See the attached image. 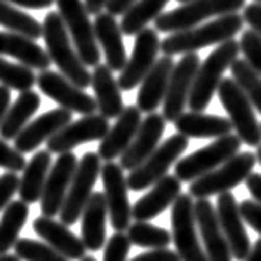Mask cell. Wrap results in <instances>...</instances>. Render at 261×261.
<instances>
[{"label": "cell", "instance_id": "1", "mask_svg": "<svg viewBox=\"0 0 261 261\" xmlns=\"http://www.w3.org/2000/svg\"><path fill=\"white\" fill-rule=\"evenodd\" d=\"M243 25H245V20L238 12L216 17L215 20L206 22L203 25L169 34L161 40V52H164V56H185L210 45H219L240 34Z\"/></svg>", "mask_w": 261, "mask_h": 261}, {"label": "cell", "instance_id": "2", "mask_svg": "<svg viewBox=\"0 0 261 261\" xmlns=\"http://www.w3.org/2000/svg\"><path fill=\"white\" fill-rule=\"evenodd\" d=\"M42 37L45 40L47 54L61 70V74L81 89L91 86L92 74L81 61L59 12H47L42 23Z\"/></svg>", "mask_w": 261, "mask_h": 261}, {"label": "cell", "instance_id": "3", "mask_svg": "<svg viewBox=\"0 0 261 261\" xmlns=\"http://www.w3.org/2000/svg\"><path fill=\"white\" fill-rule=\"evenodd\" d=\"M240 52V42L231 39L219 44L206 57L194 77V84L188 100L189 109L194 112H203L211 104L213 96L218 92V87L223 81L224 70L231 67V64L238 59Z\"/></svg>", "mask_w": 261, "mask_h": 261}, {"label": "cell", "instance_id": "4", "mask_svg": "<svg viewBox=\"0 0 261 261\" xmlns=\"http://www.w3.org/2000/svg\"><path fill=\"white\" fill-rule=\"evenodd\" d=\"M241 9H245V0H191L161 14L154 20V25L158 32L174 34L199 25L213 17L236 14Z\"/></svg>", "mask_w": 261, "mask_h": 261}, {"label": "cell", "instance_id": "5", "mask_svg": "<svg viewBox=\"0 0 261 261\" xmlns=\"http://www.w3.org/2000/svg\"><path fill=\"white\" fill-rule=\"evenodd\" d=\"M254 164H256L254 152H238L211 173L189 182L188 194H191L194 199H210L211 196L229 193L250 177Z\"/></svg>", "mask_w": 261, "mask_h": 261}, {"label": "cell", "instance_id": "6", "mask_svg": "<svg viewBox=\"0 0 261 261\" xmlns=\"http://www.w3.org/2000/svg\"><path fill=\"white\" fill-rule=\"evenodd\" d=\"M218 96L241 142L251 147H258L261 144V124L256 119L253 104L233 77H223L218 87Z\"/></svg>", "mask_w": 261, "mask_h": 261}, {"label": "cell", "instance_id": "7", "mask_svg": "<svg viewBox=\"0 0 261 261\" xmlns=\"http://www.w3.org/2000/svg\"><path fill=\"white\" fill-rule=\"evenodd\" d=\"M59 14L72 39L81 61L87 67L100 64V47L97 44L94 23L89 20V12L82 0H56Z\"/></svg>", "mask_w": 261, "mask_h": 261}, {"label": "cell", "instance_id": "8", "mask_svg": "<svg viewBox=\"0 0 261 261\" xmlns=\"http://www.w3.org/2000/svg\"><path fill=\"white\" fill-rule=\"evenodd\" d=\"M241 139L236 134H228L218 138L201 149L194 151L189 156L181 158L176 163V177L181 182H193L198 177L211 173L213 169L219 168L233 156L240 152Z\"/></svg>", "mask_w": 261, "mask_h": 261}, {"label": "cell", "instance_id": "9", "mask_svg": "<svg viewBox=\"0 0 261 261\" xmlns=\"http://www.w3.org/2000/svg\"><path fill=\"white\" fill-rule=\"evenodd\" d=\"M188 149V138L182 134H174L158 146L149 158L141 166L133 169L127 176V186L130 191H142V189L154 186L168 176L171 166L179 161V158Z\"/></svg>", "mask_w": 261, "mask_h": 261}, {"label": "cell", "instance_id": "10", "mask_svg": "<svg viewBox=\"0 0 261 261\" xmlns=\"http://www.w3.org/2000/svg\"><path fill=\"white\" fill-rule=\"evenodd\" d=\"M100 161L102 159L99 158L97 152H86L81 158L72 181H70L64 206L61 213H59L61 215V223H64L65 226L74 224L82 216V211H84L89 198L94 193V185H96L97 177L100 176V169H102Z\"/></svg>", "mask_w": 261, "mask_h": 261}, {"label": "cell", "instance_id": "11", "mask_svg": "<svg viewBox=\"0 0 261 261\" xmlns=\"http://www.w3.org/2000/svg\"><path fill=\"white\" fill-rule=\"evenodd\" d=\"M171 224H173V241L181 261H207L196 229L198 224L194 216V198L191 194L181 193L171 206Z\"/></svg>", "mask_w": 261, "mask_h": 261}, {"label": "cell", "instance_id": "12", "mask_svg": "<svg viewBox=\"0 0 261 261\" xmlns=\"http://www.w3.org/2000/svg\"><path fill=\"white\" fill-rule=\"evenodd\" d=\"M100 179L104 185V198L108 204L111 226L116 233H126L130 226L133 206L129 204V186L124 176V169L121 164H116L114 161L106 163L100 169Z\"/></svg>", "mask_w": 261, "mask_h": 261}, {"label": "cell", "instance_id": "13", "mask_svg": "<svg viewBox=\"0 0 261 261\" xmlns=\"http://www.w3.org/2000/svg\"><path fill=\"white\" fill-rule=\"evenodd\" d=\"M159 52H161V40H159L158 31L151 27L142 29L136 35L133 54L127 59V64L124 65L117 79L121 91H133L141 84L152 65L156 64Z\"/></svg>", "mask_w": 261, "mask_h": 261}, {"label": "cell", "instance_id": "14", "mask_svg": "<svg viewBox=\"0 0 261 261\" xmlns=\"http://www.w3.org/2000/svg\"><path fill=\"white\" fill-rule=\"evenodd\" d=\"M199 65L201 61L198 52L185 54L179 59V62L174 64V69L169 77L168 91H166L163 100V116L168 122H174L185 112Z\"/></svg>", "mask_w": 261, "mask_h": 261}, {"label": "cell", "instance_id": "15", "mask_svg": "<svg viewBox=\"0 0 261 261\" xmlns=\"http://www.w3.org/2000/svg\"><path fill=\"white\" fill-rule=\"evenodd\" d=\"M37 86L40 89V92H44L47 97L56 100L62 109L77 112V114L82 116L96 114L97 111L96 97H91L87 92H84L81 87L72 84L62 74L52 72L49 69L40 70V74L37 75Z\"/></svg>", "mask_w": 261, "mask_h": 261}, {"label": "cell", "instance_id": "16", "mask_svg": "<svg viewBox=\"0 0 261 261\" xmlns=\"http://www.w3.org/2000/svg\"><path fill=\"white\" fill-rule=\"evenodd\" d=\"M216 216L219 228L226 238L233 259L246 261L251 253V243L245 229V219L241 216L240 204L236 203L234 194L223 193L216 201Z\"/></svg>", "mask_w": 261, "mask_h": 261}, {"label": "cell", "instance_id": "17", "mask_svg": "<svg viewBox=\"0 0 261 261\" xmlns=\"http://www.w3.org/2000/svg\"><path fill=\"white\" fill-rule=\"evenodd\" d=\"M77 164H79V161H77L75 154L72 151L59 154L57 161L49 171L42 198H40L42 216L54 218L56 215L61 213L65 196H67L69 191L70 181H72L74 173L77 169Z\"/></svg>", "mask_w": 261, "mask_h": 261}, {"label": "cell", "instance_id": "18", "mask_svg": "<svg viewBox=\"0 0 261 261\" xmlns=\"http://www.w3.org/2000/svg\"><path fill=\"white\" fill-rule=\"evenodd\" d=\"M109 119L100 114L84 116L79 121H74L62 127L57 134L47 141V151L62 154L70 152L74 147L84 142L100 141L109 130Z\"/></svg>", "mask_w": 261, "mask_h": 261}, {"label": "cell", "instance_id": "19", "mask_svg": "<svg viewBox=\"0 0 261 261\" xmlns=\"http://www.w3.org/2000/svg\"><path fill=\"white\" fill-rule=\"evenodd\" d=\"M164 129H166V119L163 114H158V112L147 114L146 119H142L130 146L121 156V168L130 173L133 169H136L138 166L144 163L158 149Z\"/></svg>", "mask_w": 261, "mask_h": 261}, {"label": "cell", "instance_id": "20", "mask_svg": "<svg viewBox=\"0 0 261 261\" xmlns=\"http://www.w3.org/2000/svg\"><path fill=\"white\" fill-rule=\"evenodd\" d=\"M194 216L199 234L204 243L207 261H233L229 245L219 228L216 207L210 203V199H196Z\"/></svg>", "mask_w": 261, "mask_h": 261}, {"label": "cell", "instance_id": "21", "mask_svg": "<svg viewBox=\"0 0 261 261\" xmlns=\"http://www.w3.org/2000/svg\"><path fill=\"white\" fill-rule=\"evenodd\" d=\"M141 111L138 106H127L117 117L114 126L109 127L108 134L99 142L97 154L106 163L114 161L116 158H121L126 149L130 146L136 133L141 126Z\"/></svg>", "mask_w": 261, "mask_h": 261}, {"label": "cell", "instance_id": "22", "mask_svg": "<svg viewBox=\"0 0 261 261\" xmlns=\"http://www.w3.org/2000/svg\"><path fill=\"white\" fill-rule=\"evenodd\" d=\"M70 122H72V112L67 109L59 108L45 112L20 130V134L15 138V149L22 154L32 152Z\"/></svg>", "mask_w": 261, "mask_h": 261}, {"label": "cell", "instance_id": "23", "mask_svg": "<svg viewBox=\"0 0 261 261\" xmlns=\"http://www.w3.org/2000/svg\"><path fill=\"white\" fill-rule=\"evenodd\" d=\"M173 69H174L173 56H163L152 65V69L141 82L138 100H136L141 112L152 114L163 104Z\"/></svg>", "mask_w": 261, "mask_h": 261}, {"label": "cell", "instance_id": "24", "mask_svg": "<svg viewBox=\"0 0 261 261\" xmlns=\"http://www.w3.org/2000/svg\"><path fill=\"white\" fill-rule=\"evenodd\" d=\"M181 185L182 182L176 176H164L161 181H158L152 186L149 193L136 201V204L133 206V218L136 221H149V219L159 216L179 198Z\"/></svg>", "mask_w": 261, "mask_h": 261}, {"label": "cell", "instance_id": "25", "mask_svg": "<svg viewBox=\"0 0 261 261\" xmlns=\"http://www.w3.org/2000/svg\"><path fill=\"white\" fill-rule=\"evenodd\" d=\"M94 32H96L99 47H102L106 65L111 70H122L127 64V52L124 47L121 23L116 22L114 15L100 12L94 20Z\"/></svg>", "mask_w": 261, "mask_h": 261}, {"label": "cell", "instance_id": "26", "mask_svg": "<svg viewBox=\"0 0 261 261\" xmlns=\"http://www.w3.org/2000/svg\"><path fill=\"white\" fill-rule=\"evenodd\" d=\"M34 231L47 245L54 248L69 261L82 259L86 256V246L79 236H75L64 223L54 221L52 218L40 216L34 221Z\"/></svg>", "mask_w": 261, "mask_h": 261}, {"label": "cell", "instance_id": "27", "mask_svg": "<svg viewBox=\"0 0 261 261\" xmlns=\"http://www.w3.org/2000/svg\"><path fill=\"white\" fill-rule=\"evenodd\" d=\"M108 204L104 193H92L82 211L81 240L86 250L99 251L106 246V223H108Z\"/></svg>", "mask_w": 261, "mask_h": 261}, {"label": "cell", "instance_id": "28", "mask_svg": "<svg viewBox=\"0 0 261 261\" xmlns=\"http://www.w3.org/2000/svg\"><path fill=\"white\" fill-rule=\"evenodd\" d=\"M174 127L179 134L194 139H207V138H223L231 134L233 124L229 119L215 114H204V112H182L174 121Z\"/></svg>", "mask_w": 261, "mask_h": 261}, {"label": "cell", "instance_id": "29", "mask_svg": "<svg viewBox=\"0 0 261 261\" xmlns=\"http://www.w3.org/2000/svg\"><path fill=\"white\" fill-rule=\"evenodd\" d=\"M91 86L96 94L97 111L106 119H117L124 111V102L121 96V87L114 79L112 70L106 64L94 67Z\"/></svg>", "mask_w": 261, "mask_h": 261}, {"label": "cell", "instance_id": "30", "mask_svg": "<svg viewBox=\"0 0 261 261\" xmlns=\"http://www.w3.org/2000/svg\"><path fill=\"white\" fill-rule=\"evenodd\" d=\"M0 56H10L31 69L45 70L52 64L49 54L35 40L14 32H0Z\"/></svg>", "mask_w": 261, "mask_h": 261}, {"label": "cell", "instance_id": "31", "mask_svg": "<svg viewBox=\"0 0 261 261\" xmlns=\"http://www.w3.org/2000/svg\"><path fill=\"white\" fill-rule=\"evenodd\" d=\"M50 154L52 152L47 149L37 151L23 169V174L19 182V196L20 201H23L25 204H34L42 198L47 176H49L52 166Z\"/></svg>", "mask_w": 261, "mask_h": 261}, {"label": "cell", "instance_id": "32", "mask_svg": "<svg viewBox=\"0 0 261 261\" xmlns=\"http://www.w3.org/2000/svg\"><path fill=\"white\" fill-rule=\"evenodd\" d=\"M40 106V96L37 92L25 91L20 92L19 97L7 111V116L0 124V138L2 139H15L20 130L29 124V119L37 112Z\"/></svg>", "mask_w": 261, "mask_h": 261}, {"label": "cell", "instance_id": "33", "mask_svg": "<svg viewBox=\"0 0 261 261\" xmlns=\"http://www.w3.org/2000/svg\"><path fill=\"white\" fill-rule=\"evenodd\" d=\"M29 218V204L23 201H12L2 213L0 219V256L7 254L9 250L19 241V233Z\"/></svg>", "mask_w": 261, "mask_h": 261}, {"label": "cell", "instance_id": "34", "mask_svg": "<svg viewBox=\"0 0 261 261\" xmlns=\"http://www.w3.org/2000/svg\"><path fill=\"white\" fill-rule=\"evenodd\" d=\"M169 0H138L126 14L122 15L121 31L124 35H138L142 29L147 27V23L156 20L161 12L164 10Z\"/></svg>", "mask_w": 261, "mask_h": 261}, {"label": "cell", "instance_id": "35", "mask_svg": "<svg viewBox=\"0 0 261 261\" xmlns=\"http://www.w3.org/2000/svg\"><path fill=\"white\" fill-rule=\"evenodd\" d=\"M0 25L7 29L9 32L20 34L32 40L42 37V23L35 20L27 12L15 9L5 0H0Z\"/></svg>", "mask_w": 261, "mask_h": 261}, {"label": "cell", "instance_id": "36", "mask_svg": "<svg viewBox=\"0 0 261 261\" xmlns=\"http://www.w3.org/2000/svg\"><path fill=\"white\" fill-rule=\"evenodd\" d=\"M130 245L139 248H151V250H163L168 248L173 241V234L163 228H158L147 221H136L126 231Z\"/></svg>", "mask_w": 261, "mask_h": 261}, {"label": "cell", "instance_id": "37", "mask_svg": "<svg viewBox=\"0 0 261 261\" xmlns=\"http://www.w3.org/2000/svg\"><path fill=\"white\" fill-rule=\"evenodd\" d=\"M229 69L234 82L245 92V96L250 99L253 108L261 114V75L245 59H236Z\"/></svg>", "mask_w": 261, "mask_h": 261}, {"label": "cell", "instance_id": "38", "mask_svg": "<svg viewBox=\"0 0 261 261\" xmlns=\"http://www.w3.org/2000/svg\"><path fill=\"white\" fill-rule=\"evenodd\" d=\"M0 84L14 91L25 92L37 84V77L34 75V69L27 65L9 62L0 57Z\"/></svg>", "mask_w": 261, "mask_h": 261}, {"label": "cell", "instance_id": "39", "mask_svg": "<svg viewBox=\"0 0 261 261\" xmlns=\"http://www.w3.org/2000/svg\"><path fill=\"white\" fill-rule=\"evenodd\" d=\"M14 250L22 261H69L52 246L29 238H20L15 243Z\"/></svg>", "mask_w": 261, "mask_h": 261}, {"label": "cell", "instance_id": "40", "mask_svg": "<svg viewBox=\"0 0 261 261\" xmlns=\"http://www.w3.org/2000/svg\"><path fill=\"white\" fill-rule=\"evenodd\" d=\"M240 50L245 61L261 75V37L253 31H245L240 39Z\"/></svg>", "mask_w": 261, "mask_h": 261}, {"label": "cell", "instance_id": "41", "mask_svg": "<svg viewBox=\"0 0 261 261\" xmlns=\"http://www.w3.org/2000/svg\"><path fill=\"white\" fill-rule=\"evenodd\" d=\"M130 241L127 233H114L106 243L102 261H127Z\"/></svg>", "mask_w": 261, "mask_h": 261}, {"label": "cell", "instance_id": "42", "mask_svg": "<svg viewBox=\"0 0 261 261\" xmlns=\"http://www.w3.org/2000/svg\"><path fill=\"white\" fill-rule=\"evenodd\" d=\"M27 166L25 158L15 147H10L4 139H0V168H4L9 173H19Z\"/></svg>", "mask_w": 261, "mask_h": 261}, {"label": "cell", "instance_id": "43", "mask_svg": "<svg viewBox=\"0 0 261 261\" xmlns=\"http://www.w3.org/2000/svg\"><path fill=\"white\" fill-rule=\"evenodd\" d=\"M20 179L15 173H5L0 176V211L12 203V196L19 193Z\"/></svg>", "mask_w": 261, "mask_h": 261}, {"label": "cell", "instance_id": "44", "mask_svg": "<svg viewBox=\"0 0 261 261\" xmlns=\"http://www.w3.org/2000/svg\"><path fill=\"white\" fill-rule=\"evenodd\" d=\"M240 211L248 226H251L258 234H261V204L256 201L246 199L240 204Z\"/></svg>", "mask_w": 261, "mask_h": 261}, {"label": "cell", "instance_id": "45", "mask_svg": "<svg viewBox=\"0 0 261 261\" xmlns=\"http://www.w3.org/2000/svg\"><path fill=\"white\" fill-rule=\"evenodd\" d=\"M243 20L248 23L250 31H253L256 35L261 37V5L259 4H250L245 5V12H243Z\"/></svg>", "mask_w": 261, "mask_h": 261}, {"label": "cell", "instance_id": "46", "mask_svg": "<svg viewBox=\"0 0 261 261\" xmlns=\"http://www.w3.org/2000/svg\"><path fill=\"white\" fill-rule=\"evenodd\" d=\"M130 261H181V258H179V254H177V251L163 248V250H151L147 253H142Z\"/></svg>", "mask_w": 261, "mask_h": 261}, {"label": "cell", "instance_id": "47", "mask_svg": "<svg viewBox=\"0 0 261 261\" xmlns=\"http://www.w3.org/2000/svg\"><path fill=\"white\" fill-rule=\"evenodd\" d=\"M136 2H138V0H108L106 10H108V14L114 15V17L124 15Z\"/></svg>", "mask_w": 261, "mask_h": 261}, {"label": "cell", "instance_id": "48", "mask_svg": "<svg viewBox=\"0 0 261 261\" xmlns=\"http://www.w3.org/2000/svg\"><path fill=\"white\" fill-rule=\"evenodd\" d=\"M12 5H19L22 9H32V10H42L52 7L56 0H5Z\"/></svg>", "mask_w": 261, "mask_h": 261}, {"label": "cell", "instance_id": "49", "mask_svg": "<svg viewBox=\"0 0 261 261\" xmlns=\"http://www.w3.org/2000/svg\"><path fill=\"white\" fill-rule=\"evenodd\" d=\"M245 182H246L248 191H250V194L253 196V199L261 204V174L251 173Z\"/></svg>", "mask_w": 261, "mask_h": 261}, {"label": "cell", "instance_id": "50", "mask_svg": "<svg viewBox=\"0 0 261 261\" xmlns=\"http://www.w3.org/2000/svg\"><path fill=\"white\" fill-rule=\"evenodd\" d=\"M10 108V89L0 84V124L7 116V111Z\"/></svg>", "mask_w": 261, "mask_h": 261}, {"label": "cell", "instance_id": "51", "mask_svg": "<svg viewBox=\"0 0 261 261\" xmlns=\"http://www.w3.org/2000/svg\"><path fill=\"white\" fill-rule=\"evenodd\" d=\"M106 4H108V0H84L89 15H99L102 9H106Z\"/></svg>", "mask_w": 261, "mask_h": 261}, {"label": "cell", "instance_id": "52", "mask_svg": "<svg viewBox=\"0 0 261 261\" xmlns=\"http://www.w3.org/2000/svg\"><path fill=\"white\" fill-rule=\"evenodd\" d=\"M246 261H261V238L254 243V246L251 248L250 256L246 258Z\"/></svg>", "mask_w": 261, "mask_h": 261}, {"label": "cell", "instance_id": "53", "mask_svg": "<svg viewBox=\"0 0 261 261\" xmlns=\"http://www.w3.org/2000/svg\"><path fill=\"white\" fill-rule=\"evenodd\" d=\"M0 261H22L19 256H17V254H2V256H0Z\"/></svg>", "mask_w": 261, "mask_h": 261}, {"label": "cell", "instance_id": "54", "mask_svg": "<svg viewBox=\"0 0 261 261\" xmlns=\"http://www.w3.org/2000/svg\"><path fill=\"white\" fill-rule=\"evenodd\" d=\"M254 154H256V161H258V163L261 164V144H259V146L256 147V152H254Z\"/></svg>", "mask_w": 261, "mask_h": 261}, {"label": "cell", "instance_id": "55", "mask_svg": "<svg viewBox=\"0 0 261 261\" xmlns=\"http://www.w3.org/2000/svg\"><path fill=\"white\" fill-rule=\"evenodd\" d=\"M81 261H97V259L94 258V256H84V258H82Z\"/></svg>", "mask_w": 261, "mask_h": 261}, {"label": "cell", "instance_id": "56", "mask_svg": "<svg viewBox=\"0 0 261 261\" xmlns=\"http://www.w3.org/2000/svg\"><path fill=\"white\" fill-rule=\"evenodd\" d=\"M179 4H186V2H191V0H177Z\"/></svg>", "mask_w": 261, "mask_h": 261}, {"label": "cell", "instance_id": "57", "mask_svg": "<svg viewBox=\"0 0 261 261\" xmlns=\"http://www.w3.org/2000/svg\"><path fill=\"white\" fill-rule=\"evenodd\" d=\"M256 4H259V5H261V0H256Z\"/></svg>", "mask_w": 261, "mask_h": 261}]
</instances>
